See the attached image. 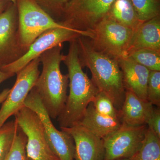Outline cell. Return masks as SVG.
Wrapping results in <instances>:
<instances>
[{
  "mask_svg": "<svg viewBox=\"0 0 160 160\" xmlns=\"http://www.w3.org/2000/svg\"><path fill=\"white\" fill-rule=\"evenodd\" d=\"M77 40L82 66L89 69L91 80L99 91L107 95L119 111L126 89L118 59L96 50L85 37H79Z\"/></svg>",
  "mask_w": 160,
  "mask_h": 160,
  "instance_id": "7a4b0ae2",
  "label": "cell"
},
{
  "mask_svg": "<svg viewBox=\"0 0 160 160\" xmlns=\"http://www.w3.org/2000/svg\"><path fill=\"white\" fill-rule=\"evenodd\" d=\"M148 126H130L122 124L117 130L102 139L105 148L104 160L129 159L141 147Z\"/></svg>",
  "mask_w": 160,
  "mask_h": 160,
  "instance_id": "8fae6325",
  "label": "cell"
},
{
  "mask_svg": "<svg viewBox=\"0 0 160 160\" xmlns=\"http://www.w3.org/2000/svg\"><path fill=\"white\" fill-rule=\"evenodd\" d=\"M10 89H4L1 93H0V104L2 103L6 99L9 92H10Z\"/></svg>",
  "mask_w": 160,
  "mask_h": 160,
  "instance_id": "f546056e",
  "label": "cell"
},
{
  "mask_svg": "<svg viewBox=\"0 0 160 160\" xmlns=\"http://www.w3.org/2000/svg\"><path fill=\"white\" fill-rule=\"evenodd\" d=\"M142 49L160 51V16L143 22L133 31L127 52Z\"/></svg>",
  "mask_w": 160,
  "mask_h": 160,
  "instance_id": "2e32d148",
  "label": "cell"
},
{
  "mask_svg": "<svg viewBox=\"0 0 160 160\" xmlns=\"http://www.w3.org/2000/svg\"><path fill=\"white\" fill-rule=\"evenodd\" d=\"M146 125L160 138V107H154L151 115L146 122Z\"/></svg>",
  "mask_w": 160,
  "mask_h": 160,
  "instance_id": "4316f807",
  "label": "cell"
},
{
  "mask_svg": "<svg viewBox=\"0 0 160 160\" xmlns=\"http://www.w3.org/2000/svg\"><path fill=\"white\" fill-rule=\"evenodd\" d=\"M131 2L141 22L160 15V0H131Z\"/></svg>",
  "mask_w": 160,
  "mask_h": 160,
  "instance_id": "44dd1931",
  "label": "cell"
},
{
  "mask_svg": "<svg viewBox=\"0 0 160 160\" xmlns=\"http://www.w3.org/2000/svg\"><path fill=\"white\" fill-rule=\"evenodd\" d=\"M92 36L91 32L80 31L68 27L49 29L35 40L22 56L12 62L1 66L0 69L5 72L15 75L32 61L39 57L49 49L65 42L77 39L79 37L91 38Z\"/></svg>",
  "mask_w": 160,
  "mask_h": 160,
  "instance_id": "52a82bcc",
  "label": "cell"
},
{
  "mask_svg": "<svg viewBox=\"0 0 160 160\" xmlns=\"http://www.w3.org/2000/svg\"><path fill=\"white\" fill-rule=\"evenodd\" d=\"M16 5L18 42L25 53L43 32L49 29L67 27L56 21L33 0H17Z\"/></svg>",
  "mask_w": 160,
  "mask_h": 160,
  "instance_id": "277c9868",
  "label": "cell"
},
{
  "mask_svg": "<svg viewBox=\"0 0 160 160\" xmlns=\"http://www.w3.org/2000/svg\"><path fill=\"white\" fill-rule=\"evenodd\" d=\"M18 126L27 137L26 152L29 160H60L47 142L44 125L38 115L24 106L14 115Z\"/></svg>",
  "mask_w": 160,
  "mask_h": 160,
  "instance_id": "ba28073f",
  "label": "cell"
},
{
  "mask_svg": "<svg viewBox=\"0 0 160 160\" xmlns=\"http://www.w3.org/2000/svg\"><path fill=\"white\" fill-rule=\"evenodd\" d=\"M133 31L107 15L90 31L89 42L100 52L117 59L126 57Z\"/></svg>",
  "mask_w": 160,
  "mask_h": 160,
  "instance_id": "5b68a950",
  "label": "cell"
},
{
  "mask_svg": "<svg viewBox=\"0 0 160 160\" xmlns=\"http://www.w3.org/2000/svg\"><path fill=\"white\" fill-rule=\"evenodd\" d=\"M69 42V51L63 60L68 70L69 93L65 107L58 118L60 127L64 128L79 123L99 91L92 80L83 71L77 41Z\"/></svg>",
  "mask_w": 160,
  "mask_h": 160,
  "instance_id": "6da1fadb",
  "label": "cell"
},
{
  "mask_svg": "<svg viewBox=\"0 0 160 160\" xmlns=\"http://www.w3.org/2000/svg\"><path fill=\"white\" fill-rule=\"evenodd\" d=\"M115 160H129V159L124 158V159H117Z\"/></svg>",
  "mask_w": 160,
  "mask_h": 160,
  "instance_id": "1f68e13d",
  "label": "cell"
},
{
  "mask_svg": "<svg viewBox=\"0 0 160 160\" xmlns=\"http://www.w3.org/2000/svg\"><path fill=\"white\" fill-rule=\"evenodd\" d=\"M154 108L147 100L126 90L124 102L119 111L120 119L122 124L127 126L135 127L146 125Z\"/></svg>",
  "mask_w": 160,
  "mask_h": 160,
  "instance_id": "9a60e30c",
  "label": "cell"
},
{
  "mask_svg": "<svg viewBox=\"0 0 160 160\" xmlns=\"http://www.w3.org/2000/svg\"><path fill=\"white\" fill-rule=\"evenodd\" d=\"M18 27L17 7L16 4L11 2L0 14V67L25 53L18 42Z\"/></svg>",
  "mask_w": 160,
  "mask_h": 160,
  "instance_id": "7c38bea8",
  "label": "cell"
},
{
  "mask_svg": "<svg viewBox=\"0 0 160 160\" xmlns=\"http://www.w3.org/2000/svg\"><path fill=\"white\" fill-rule=\"evenodd\" d=\"M11 2L9 0H0V14L5 11Z\"/></svg>",
  "mask_w": 160,
  "mask_h": 160,
  "instance_id": "f1b7e54d",
  "label": "cell"
},
{
  "mask_svg": "<svg viewBox=\"0 0 160 160\" xmlns=\"http://www.w3.org/2000/svg\"><path fill=\"white\" fill-rule=\"evenodd\" d=\"M24 106L35 112L41 118L47 142L55 155L60 160H74L73 138L68 132L55 127L34 87L27 96Z\"/></svg>",
  "mask_w": 160,
  "mask_h": 160,
  "instance_id": "9c48e42d",
  "label": "cell"
},
{
  "mask_svg": "<svg viewBox=\"0 0 160 160\" xmlns=\"http://www.w3.org/2000/svg\"><path fill=\"white\" fill-rule=\"evenodd\" d=\"M40 62L39 58H37L16 74L17 77L14 86L0 109V127L25 106V100L39 76Z\"/></svg>",
  "mask_w": 160,
  "mask_h": 160,
  "instance_id": "30bf717a",
  "label": "cell"
},
{
  "mask_svg": "<svg viewBox=\"0 0 160 160\" xmlns=\"http://www.w3.org/2000/svg\"><path fill=\"white\" fill-rule=\"evenodd\" d=\"M60 128L73 138L74 160H104L105 150L102 139L79 125Z\"/></svg>",
  "mask_w": 160,
  "mask_h": 160,
  "instance_id": "4fadbf2b",
  "label": "cell"
},
{
  "mask_svg": "<svg viewBox=\"0 0 160 160\" xmlns=\"http://www.w3.org/2000/svg\"><path fill=\"white\" fill-rule=\"evenodd\" d=\"M147 100L153 106H160V71H150L147 88Z\"/></svg>",
  "mask_w": 160,
  "mask_h": 160,
  "instance_id": "d4e9b609",
  "label": "cell"
},
{
  "mask_svg": "<svg viewBox=\"0 0 160 160\" xmlns=\"http://www.w3.org/2000/svg\"><path fill=\"white\" fill-rule=\"evenodd\" d=\"M77 125L83 126L98 137L103 139L118 129L122 123L119 118L110 117L99 113L91 102Z\"/></svg>",
  "mask_w": 160,
  "mask_h": 160,
  "instance_id": "e0dca14e",
  "label": "cell"
},
{
  "mask_svg": "<svg viewBox=\"0 0 160 160\" xmlns=\"http://www.w3.org/2000/svg\"><path fill=\"white\" fill-rule=\"evenodd\" d=\"M128 56L150 71H160V51L140 49L132 52Z\"/></svg>",
  "mask_w": 160,
  "mask_h": 160,
  "instance_id": "ffe728a7",
  "label": "cell"
},
{
  "mask_svg": "<svg viewBox=\"0 0 160 160\" xmlns=\"http://www.w3.org/2000/svg\"><path fill=\"white\" fill-rule=\"evenodd\" d=\"M14 75V74L3 71L0 69V84Z\"/></svg>",
  "mask_w": 160,
  "mask_h": 160,
  "instance_id": "83f0119b",
  "label": "cell"
},
{
  "mask_svg": "<svg viewBox=\"0 0 160 160\" xmlns=\"http://www.w3.org/2000/svg\"><path fill=\"white\" fill-rule=\"evenodd\" d=\"M107 16L133 30L142 23L138 18L131 0H115Z\"/></svg>",
  "mask_w": 160,
  "mask_h": 160,
  "instance_id": "ac0fdd59",
  "label": "cell"
},
{
  "mask_svg": "<svg viewBox=\"0 0 160 160\" xmlns=\"http://www.w3.org/2000/svg\"><path fill=\"white\" fill-rule=\"evenodd\" d=\"M115 0H69L62 16L64 26L89 32L108 15Z\"/></svg>",
  "mask_w": 160,
  "mask_h": 160,
  "instance_id": "8992f818",
  "label": "cell"
},
{
  "mask_svg": "<svg viewBox=\"0 0 160 160\" xmlns=\"http://www.w3.org/2000/svg\"><path fill=\"white\" fill-rule=\"evenodd\" d=\"M51 17L62 18L63 10L69 0H33Z\"/></svg>",
  "mask_w": 160,
  "mask_h": 160,
  "instance_id": "484cf974",
  "label": "cell"
},
{
  "mask_svg": "<svg viewBox=\"0 0 160 160\" xmlns=\"http://www.w3.org/2000/svg\"><path fill=\"white\" fill-rule=\"evenodd\" d=\"M18 129L15 119L0 127V160H4L9 152Z\"/></svg>",
  "mask_w": 160,
  "mask_h": 160,
  "instance_id": "7402d4cb",
  "label": "cell"
},
{
  "mask_svg": "<svg viewBox=\"0 0 160 160\" xmlns=\"http://www.w3.org/2000/svg\"><path fill=\"white\" fill-rule=\"evenodd\" d=\"M92 103L95 109L99 113L110 117L119 118V111L112 101L102 92L98 91Z\"/></svg>",
  "mask_w": 160,
  "mask_h": 160,
  "instance_id": "cb8c5ba5",
  "label": "cell"
},
{
  "mask_svg": "<svg viewBox=\"0 0 160 160\" xmlns=\"http://www.w3.org/2000/svg\"><path fill=\"white\" fill-rule=\"evenodd\" d=\"M9 1L13 3V4H16L17 0H9Z\"/></svg>",
  "mask_w": 160,
  "mask_h": 160,
  "instance_id": "4dcf8cb0",
  "label": "cell"
},
{
  "mask_svg": "<svg viewBox=\"0 0 160 160\" xmlns=\"http://www.w3.org/2000/svg\"><path fill=\"white\" fill-rule=\"evenodd\" d=\"M129 160H160V138L148 128L139 149Z\"/></svg>",
  "mask_w": 160,
  "mask_h": 160,
  "instance_id": "d6986e66",
  "label": "cell"
},
{
  "mask_svg": "<svg viewBox=\"0 0 160 160\" xmlns=\"http://www.w3.org/2000/svg\"><path fill=\"white\" fill-rule=\"evenodd\" d=\"M27 137L19 127L14 141L4 160H28L26 152Z\"/></svg>",
  "mask_w": 160,
  "mask_h": 160,
  "instance_id": "603a6c76",
  "label": "cell"
},
{
  "mask_svg": "<svg viewBox=\"0 0 160 160\" xmlns=\"http://www.w3.org/2000/svg\"><path fill=\"white\" fill-rule=\"evenodd\" d=\"M63 44L49 49L40 55L42 65L41 74L35 85L43 106L52 119H56L62 112L67 99L68 74L60 69L65 55L62 54Z\"/></svg>",
  "mask_w": 160,
  "mask_h": 160,
  "instance_id": "3957f363",
  "label": "cell"
},
{
  "mask_svg": "<svg viewBox=\"0 0 160 160\" xmlns=\"http://www.w3.org/2000/svg\"><path fill=\"white\" fill-rule=\"evenodd\" d=\"M126 90L147 100V88L150 70L129 56L118 59Z\"/></svg>",
  "mask_w": 160,
  "mask_h": 160,
  "instance_id": "5bb4252c",
  "label": "cell"
},
{
  "mask_svg": "<svg viewBox=\"0 0 160 160\" xmlns=\"http://www.w3.org/2000/svg\"><path fill=\"white\" fill-rule=\"evenodd\" d=\"M28 160H29V159H28Z\"/></svg>",
  "mask_w": 160,
  "mask_h": 160,
  "instance_id": "d6a6232c",
  "label": "cell"
}]
</instances>
